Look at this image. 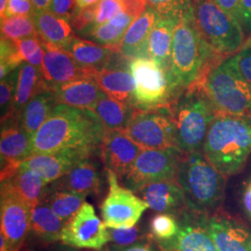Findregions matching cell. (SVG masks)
Masks as SVG:
<instances>
[{"mask_svg": "<svg viewBox=\"0 0 251 251\" xmlns=\"http://www.w3.org/2000/svg\"><path fill=\"white\" fill-rule=\"evenodd\" d=\"M183 152L179 149L143 150L124 179L126 186L139 192L153 182L177 179L179 162Z\"/></svg>", "mask_w": 251, "mask_h": 251, "instance_id": "30bf717a", "label": "cell"}, {"mask_svg": "<svg viewBox=\"0 0 251 251\" xmlns=\"http://www.w3.org/2000/svg\"><path fill=\"white\" fill-rule=\"evenodd\" d=\"M198 30L216 53L229 58L242 48V25L213 0H192Z\"/></svg>", "mask_w": 251, "mask_h": 251, "instance_id": "52a82bcc", "label": "cell"}, {"mask_svg": "<svg viewBox=\"0 0 251 251\" xmlns=\"http://www.w3.org/2000/svg\"><path fill=\"white\" fill-rule=\"evenodd\" d=\"M202 215L199 221H192L191 214L185 213L184 221L179 223L178 234L169 241L157 242L163 251H218L215 244L202 224Z\"/></svg>", "mask_w": 251, "mask_h": 251, "instance_id": "d6986e66", "label": "cell"}, {"mask_svg": "<svg viewBox=\"0 0 251 251\" xmlns=\"http://www.w3.org/2000/svg\"><path fill=\"white\" fill-rule=\"evenodd\" d=\"M110 241L116 247L124 248L130 246L142 238V232L139 226H133L128 229H111L109 230Z\"/></svg>", "mask_w": 251, "mask_h": 251, "instance_id": "60d3db41", "label": "cell"}, {"mask_svg": "<svg viewBox=\"0 0 251 251\" xmlns=\"http://www.w3.org/2000/svg\"><path fill=\"white\" fill-rule=\"evenodd\" d=\"M135 20L133 16L121 11L106 24L89 29L87 36L112 51L119 52L126 32Z\"/></svg>", "mask_w": 251, "mask_h": 251, "instance_id": "f546056e", "label": "cell"}, {"mask_svg": "<svg viewBox=\"0 0 251 251\" xmlns=\"http://www.w3.org/2000/svg\"><path fill=\"white\" fill-rule=\"evenodd\" d=\"M101 91L109 97L121 102L131 103L135 90V79L132 74L126 69L103 68L94 75Z\"/></svg>", "mask_w": 251, "mask_h": 251, "instance_id": "484cf974", "label": "cell"}, {"mask_svg": "<svg viewBox=\"0 0 251 251\" xmlns=\"http://www.w3.org/2000/svg\"><path fill=\"white\" fill-rule=\"evenodd\" d=\"M0 229L9 244L10 251H20L30 232L31 207L10 186L1 182Z\"/></svg>", "mask_w": 251, "mask_h": 251, "instance_id": "7c38bea8", "label": "cell"}, {"mask_svg": "<svg viewBox=\"0 0 251 251\" xmlns=\"http://www.w3.org/2000/svg\"><path fill=\"white\" fill-rule=\"evenodd\" d=\"M128 69L135 79L131 104L140 110L170 108L176 88L171 73L150 57H139L129 61Z\"/></svg>", "mask_w": 251, "mask_h": 251, "instance_id": "ba28073f", "label": "cell"}, {"mask_svg": "<svg viewBox=\"0 0 251 251\" xmlns=\"http://www.w3.org/2000/svg\"><path fill=\"white\" fill-rule=\"evenodd\" d=\"M100 1V0H75V14L79 12L81 10H83V9L90 8V7H92V6H96Z\"/></svg>", "mask_w": 251, "mask_h": 251, "instance_id": "816d5d0a", "label": "cell"}, {"mask_svg": "<svg viewBox=\"0 0 251 251\" xmlns=\"http://www.w3.org/2000/svg\"><path fill=\"white\" fill-rule=\"evenodd\" d=\"M100 158L106 170L123 178L130 170L143 149L122 130L105 131L100 144Z\"/></svg>", "mask_w": 251, "mask_h": 251, "instance_id": "ac0fdd59", "label": "cell"}, {"mask_svg": "<svg viewBox=\"0 0 251 251\" xmlns=\"http://www.w3.org/2000/svg\"><path fill=\"white\" fill-rule=\"evenodd\" d=\"M106 172L109 192L100 206L103 223L109 229L131 228L149 206L133 191L122 187L114 171L106 170Z\"/></svg>", "mask_w": 251, "mask_h": 251, "instance_id": "8fae6325", "label": "cell"}, {"mask_svg": "<svg viewBox=\"0 0 251 251\" xmlns=\"http://www.w3.org/2000/svg\"><path fill=\"white\" fill-rule=\"evenodd\" d=\"M41 71L30 63H24L19 67L16 91L12 108V120L21 119L27 103L38 93L49 90Z\"/></svg>", "mask_w": 251, "mask_h": 251, "instance_id": "603a6c76", "label": "cell"}, {"mask_svg": "<svg viewBox=\"0 0 251 251\" xmlns=\"http://www.w3.org/2000/svg\"><path fill=\"white\" fill-rule=\"evenodd\" d=\"M123 131L143 150L179 149L176 126L170 108H135L132 117Z\"/></svg>", "mask_w": 251, "mask_h": 251, "instance_id": "9c48e42d", "label": "cell"}, {"mask_svg": "<svg viewBox=\"0 0 251 251\" xmlns=\"http://www.w3.org/2000/svg\"><path fill=\"white\" fill-rule=\"evenodd\" d=\"M150 228L152 238L157 242H164L178 234L179 223L171 213H160L152 218Z\"/></svg>", "mask_w": 251, "mask_h": 251, "instance_id": "d590c367", "label": "cell"}, {"mask_svg": "<svg viewBox=\"0 0 251 251\" xmlns=\"http://www.w3.org/2000/svg\"><path fill=\"white\" fill-rule=\"evenodd\" d=\"M134 110L131 103L121 102L103 92L92 112L98 117L106 131H123L128 125Z\"/></svg>", "mask_w": 251, "mask_h": 251, "instance_id": "f1b7e54d", "label": "cell"}, {"mask_svg": "<svg viewBox=\"0 0 251 251\" xmlns=\"http://www.w3.org/2000/svg\"><path fill=\"white\" fill-rule=\"evenodd\" d=\"M42 44L45 49V57L41 74L50 90L72 81L94 77L96 72L82 67L67 50L43 41Z\"/></svg>", "mask_w": 251, "mask_h": 251, "instance_id": "9a60e30c", "label": "cell"}, {"mask_svg": "<svg viewBox=\"0 0 251 251\" xmlns=\"http://www.w3.org/2000/svg\"><path fill=\"white\" fill-rule=\"evenodd\" d=\"M170 109L179 151L183 153L202 151L208 128L217 116L202 84L199 82L185 89Z\"/></svg>", "mask_w": 251, "mask_h": 251, "instance_id": "8992f818", "label": "cell"}, {"mask_svg": "<svg viewBox=\"0 0 251 251\" xmlns=\"http://www.w3.org/2000/svg\"><path fill=\"white\" fill-rule=\"evenodd\" d=\"M177 180L191 212L204 214L218 206L224 198L225 177L207 161L202 151L183 153Z\"/></svg>", "mask_w": 251, "mask_h": 251, "instance_id": "5b68a950", "label": "cell"}, {"mask_svg": "<svg viewBox=\"0 0 251 251\" xmlns=\"http://www.w3.org/2000/svg\"><path fill=\"white\" fill-rule=\"evenodd\" d=\"M177 21L178 19L158 17L148 41V57L168 71H170L173 34Z\"/></svg>", "mask_w": 251, "mask_h": 251, "instance_id": "4316f807", "label": "cell"}, {"mask_svg": "<svg viewBox=\"0 0 251 251\" xmlns=\"http://www.w3.org/2000/svg\"><path fill=\"white\" fill-rule=\"evenodd\" d=\"M0 50V78L2 80L17 67H20L24 63V60L19 53L15 42L2 36Z\"/></svg>", "mask_w": 251, "mask_h": 251, "instance_id": "f35d334b", "label": "cell"}, {"mask_svg": "<svg viewBox=\"0 0 251 251\" xmlns=\"http://www.w3.org/2000/svg\"><path fill=\"white\" fill-rule=\"evenodd\" d=\"M65 224L64 221L42 201L31 210L30 232L46 242L61 240V234Z\"/></svg>", "mask_w": 251, "mask_h": 251, "instance_id": "1f68e13d", "label": "cell"}, {"mask_svg": "<svg viewBox=\"0 0 251 251\" xmlns=\"http://www.w3.org/2000/svg\"><path fill=\"white\" fill-rule=\"evenodd\" d=\"M105 128L90 110L58 104L32 137V154L100 147Z\"/></svg>", "mask_w": 251, "mask_h": 251, "instance_id": "6da1fadb", "label": "cell"}, {"mask_svg": "<svg viewBox=\"0 0 251 251\" xmlns=\"http://www.w3.org/2000/svg\"><path fill=\"white\" fill-rule=\"evenodd\" d=\"M241 204L245 214L251 220V176L245 183V186L243 189Z\"/></svg>", "mask_w": 251, "mask_h": 251, "instance_id": "c3c4849f", "label": "cell"}, {"mask_svg": "<svg viewBox=\"0 0 251 251\" xmlns=\"http://www.w3.org/2000/svg\"><path fill=\"white\" fill-rule=\"evenodd\" d=\"M93 151L92 149L80 148L34 153L22 162L21 168L36 171L47 184H50L63 178L80 162L89 159Z\"/></svg>", "mask_w": 251, "mask_h": 251, "instance_id": "5bb4252c", "label": "cell"}, {"mask_svg": "<svg viewBox=\"0 0 251 251\" xmlns=\"http://www.w3.org/2000/svg\"><path fill=\"white\" fill-rule=\"evenodd\" d=\"M200 83L217 115L251 117V88L239 69L237 54L214 63Z\"/></svg>", "mask_w": 251, "mask_h": 251, "instance_id": "277c9868", "label": "cell"}, {"mask_svg": "<svg viewBox=\"0 0 251 251\" xmlns=\"http://www.w3.org/2000/svg\"><path fill=\"white\" fill-rule=\"evenodd\" d=\"M147 7L160 18L178 19L193 9L192 0H146Z\"/></svg>", "mask_w": 251, "mask_h": 251, "instance_id": "74e56055", "label": "cell"}, {"mask_svg": "<svg viewBox=\"0 0 251 251\" xmlns=\"http://www.w3.org/2000/svg\"><path fill=\"white\" fill-rule=\"evenodd\" d=\"M0 251H10L9 244L4 234L0 233Z\"/></svg>", "mask_w": 251, "mask_h": 251, "instance_id": "db71d44e", "label": "cell"}, {"mask_svg": "<svg viewBox=\"0 0 251 251\" xmlns=\"http://www.w3.org/2000/svg\"><path fill=\"white\" fill-rule=\"evenodd\" d=\"M139 193L141 198L154 211L168 212L186 206L183 190L177 179L153 182L144 186Z\"/></svg>", "mask_w": 251, "mask_h": 251, "instance_id": "7402d4cb", "label": "cell"}, {"mask_svg": "<svg viewBox=\"0 0 251 251\" xmlns=\"http://www.w3.org/2000/svg\"><path fill=\"white\" fill-rule=\"evenodd\" d=\"M34 22L41 40L55 48L66 50L75 36L68 20L55 16L48 10L36 11Z\"/></svg>", "mask_w": 251, "mask_h": 251, "instance_id": "d4e9b609", "label": "cell"}, {"mask_svg": "<svg viewBox=\"0 0 251 251\" xmlns=\"http://www.w3.org/2000/svg\"><path fill=\"white\" fill-rule=\"evenodd\" d=\"M8 3H9V0H0V17L1 19L4 18Z\"/></svg>", "mask_w": 251, "mask_h": 251, "instance_id": "11a10c76", "label": "cell"}, {"mask_svg": "<svg viewBox=\"0 0 251 251\" xmlns=\"http://www.w3.org/2000/svg\"><path fill=\"white\" fill-rule=\"evenodd\" d=\"M1 182L12 178L21 164L32 155V138L17 121L4 124L0 139Z\"/></svg>", "mask_w": 251, "mask_h": 251, "instance_id": "2e32d148", "label": "cell"}, {"mask_svg": "<svg viewBox=\"0 0 251 251\" xmlns=\"http://www.w3.org/2000/svg\"><path fill=\"white\" fill-rule=\"evenodd\" d=\"M75 10V0H52L48 11L55 16L71 21Z\"/></svg>", "mask_w": 251, "mask_h": 251, "instance_id": "ee69618b", "label": "cell"}, {"mask_svg": "<svg viewBox=\"0 0 251 251\" xmlns=\"http://www.w3.org/2000/svg\"><path fill=\"white\" fill-rule=\"evenodd\" d=\"M121 11L123 9L119 0H100L96 5L95 20L90 28L106 24Z\"/></svg>", "mask_w": 251, "mask_h": 251, "instance_id": "ab89813d", "label": "cell"}, {"mask_svg": "<svg viewBox=\"0 0 251 251\" xmlns=\"http://www.w3.org/2000/svg\"><path fill=\"white\" fill-rule=\"evenodd\" d=\"M96 15V6L83 9L75 13L71 19V25L73 29L77 32L89 30L93 25Z\"/></svg>", "mask_w": 251, "mask_h": 251, "instance_id": "7bdbcfd3", "label": "cell"}, {"mask_svg": "<svg viewBox=\"0 0 251 251\" xmlns=\"http://www.w3.org/2000/svg\"><path fill=\"white\" fill-rule=\"evenodd\" d=\"M85 198L86 197L80 194L50 187L49 190L46 189L41 201L66 223L80 209L85 203Z\"/></svg>", "mask_w": 251, "mask_h": 251, "instance_id": "836d02e7", "label": "cell"}, {"mask_svg": "<svg viewBox=\"0 0 251 251\" xmlns=\"http://www.w3.org/2000/svg\"><path fill=\"white\" fill-rule=\"evenodd\" d=\"M158 15L153 9H147L135 20L126 32L119 53L126 60L148 57L147 48L149 36Z\"/></svg>", "mask_w": 251, "mask_h": 251, "instance_id": "44dd1931", "label": "cell"}, {"mask_svg": "<svg viewBox=\"0 0 251 251\" xmlns=\"http://www.w3.org/2000/svg\"><path fill=\"white\" fill-rule=\"evenodd\" d=\"M35 13L36 10L32 3V0H9L4 18L13 16L34 17Z\"/></svg>", "mask_w": 251, "mask_h": 251, "instance_id": "b9f144b4", "label": "cell"}, {"mask_svg": "<svg viewBox=\"0 0 251 251\" xmlns=\"http://www.w3.org/2000/svg\"><path fill=\"white\" fill-rule=\"evenodd\" d=\"M52 0H32L34 8L36 11L48 10Z\"/></svg>", "mask_w": 251, "mask_h": 251, "instance_id": "f5cc1de1", "label": "cell"}, {"mask_svg": "<svg viewBox=\"0 0 251 251\" xmlns=\"http://www.w3.org/2000/svg\"><path fill=\"white\" fill-rule=\"evenodd\" d=\"M216 4L224 9L227 14L242 25L241 0H213Z\"/></svg>", "mask_w": 251, "mask_h": 251, "instance_id": "f6af8a7d", "label": "cell"}, {"mask_svg": "<svg viewBox=\"0 0 251 251\" xmlns=\"http://www.w3.org/2000/svg\"><path fill=\"white\" fill-rule=\"evenodd\" d=\"M65 50L71 54L75 62L82 67L95 72L105 68L115 53L94 41L82 39L77 36L73 38Z\"/></svg>", "mask_w": 251, "mask_h": 251, "instance_id": "83f0119b", "label": "cell"}, {"mask_svg": "<svg viewBox=\"0 0 251 251\" xmlns=\"http://www.w3.org/2000/svg\"><path fill=\"white\" fill-rule=\"evenodd\" d=\"M111 251H155L152 248V246L149 243L146 242H137L127 246V247H124V248H119V247H116L114 246L112 248Z\"/></svg>", "mask_w": 251, "mask_h": 251, "instance_id": "f907efd6", "label": "cell"}, {"mask_svg": "<svg viewBox=\"0 0 251 251\" xmlns=\"http://www.w3.org/2000/svg\"><path fill=\"white\" fill-rule=\"evenodd\" d=\"M202 152L225 178L239 173L251 153V117L217 115Z\"/></svg>", "mask_w": 251, "mask_h": 251, "instance_id": "3957f363", "label": "cell"}, {"mask_svg": "<svg viewBox=\"0 0 251 251\" xmlns=\"http://www.w3.org/2000/svg\"><path fill=\"white\" fill-rule=\"evenodd\" d=\"M18 48L19 53L24 62L38 68L41 71L45 57V49L39 36H34L14 41Z\"/></svg>", "mask_w": 251, "mask_h": 251, "instance_id": "8d00e7d4", "label": "cell"}, {"mask_svg": "<svg viewBox=\"0 0 251 251\" xmlns=\"http://www.w3.org/2000/svg\"><path fill=\"white\" fill-rule=\"evenodd\" d=\"M202 224L218 251H251V232L233 218L223 214L202 215Z\"/></svg>", "mask_w": 251, "mask_h": 251, "instance_id": "e0dca14e", "label": "cell"}, {"mask_svg": "<svg viewBox=\"0 0 251 251\" xmlns=\"http://www.w3.org/2000/svg\"><path fill=\"white\" fill-rule=\"evenodd\" d=\"M57 105L51 90L38 93L27 103L21 116V126L24 130L32 138L45 123Z\"/></svg>", "mask_w": 251, "mask_h": 251, "instance_id": "4dcf8cb0", "label": "cell"}, {"mask_svg": "<svg viewBox=\"0 0 251 251\" xmlns=\"http://www.w3.org/2000/svg\"><path fill=\"white\" fill-rule=\"evenodd\" d=\"M6 181L31 209L40 203L45 195L47 183L36 171L20 168L17 173Z\"/></svg>", "mask_w": 251, "mask_h": 251, "instance_id": "d6a6232c", "label": "cell"}, {"mask_svg": "<svg viewBox=\"0 0 251 251\" xmlns=\"http://www.w3.org/2000/svg\"><path fill=\"white\" fill-rule=\"evenodd\" d=\"M106 228L94 207L85 202L80 209L66 222L61 241L73 248L100 250L110 241V233Z\"/></svg>", "mask_w": 251, "mask_h": 251, "instance_id": "4fadbf2b", "label": "cell"}, {"mask_svg": "<svg viewBox=\"0 0 251 251\" xmlns=\"http://www.w3.org/2000/svg\"><path fill=\"white\" fill-rule=\"evenodd\" d=\"M57 104L92 111L100 99L101 91L94 78H84L58 86L51 90Z\"/></svg>", "mask_w": 251, "mask_h": 251, "instance_id": "ffe728a7", "label": "cell"}, {"mask_svg": "<svg viewBox=\"0 0 251 251\" xmlns=\"http://www.w3.org/2000/svg\"><path fill=\"white\" fill-rule=\"evenodd\" d=\"M123 11L138 18L147 9L146 0H119Z\"/></svg>", "mask_w": 251, "mask_h": 251, "instance_id": "7dc6e473", "label": "cell"}, {"mask_svg": "<svg viewBox=\"0 0 251 251\" xmlns=\"http://www.w3.org/2000/svg\"><path fill=\"white\" fill-rule=\"evenodd\" d=\"M237 59L241 74L251 88V47L237 54Z\"/></svg>", "mask_w": 251, "mask_h": 251, "instance_id": "bcb514c9", "label": "cell"}, {"mask_svg": "<svg viewBox=\"0 0 251 251\" xmlns=\"http://www.w3.org/2000/svg\"><path fill=\"white\" fill-rule=\"evenodd\" d=\"M1 36L11 41L38 36L34 17L13 16L1 19Z\"/></svg>", "mask_w": 251, "mask_h": 251, "instance_id": "e575fe53", "label": "cell"}, {"mask_svg": "<svg viewBox=\"0 0 251 251\" xmlns=\"http://www.w3.org/2000/svg\"><path fill=\"white\" fill-rule=\"evenodd\" d=\"M100 186V177L95 164L86 159L73 168L63 178L52 182L51 188L67 190L87 197L97 194Z\"/></svg>", "mask_w": 251, "mask_h": 251, "instance_id": "cb8c5ba5", "label": "cell"}, {"mask_svg": "<svg viewBox=\"0 0 251 251\" xmlns=\"http://www.w3.org/2000/svg\"><path fill=\"white\" fill-rule=\"evenodd\" d=\"M227 58L216 53L202 37L194 9L178 18L173 34L170 72L176 90L201 82L214 63Z\"/></svg>", "mask_w": 251, "mask_h": 251, "instance_id": "7a4b0ae2", "label": "cell"}, {"mask_svg": "<svg viewBox=\"0 0 251 251\" xmlns=\"http://www.w3.org/2000/svg\"><path fill=\"white\" fill-rule=\"evenodd\" d=\"M241 15L243 25L251 32V0H241Z\"/></svg>", "mask_w": 251, "mask_h": 251, "instance_id": "681fc988", "label": "cell"}]
</instances>
